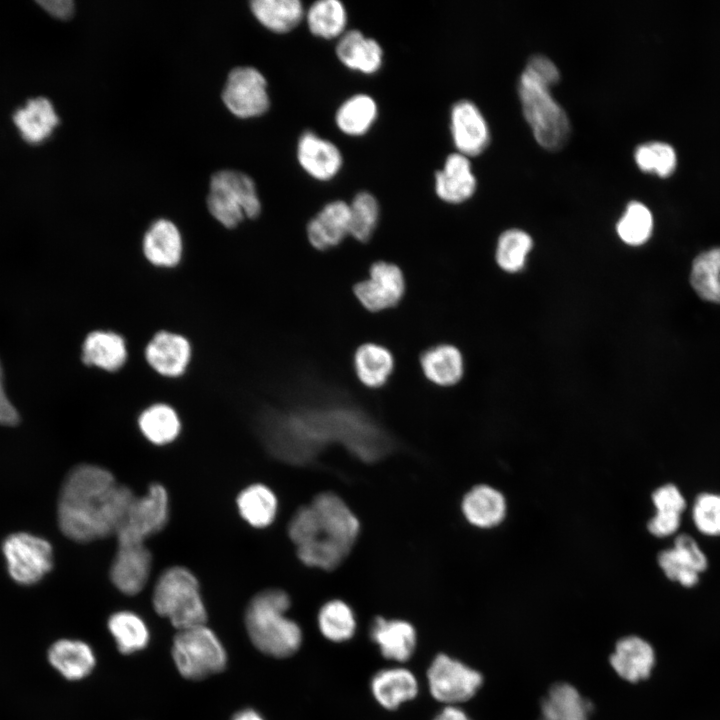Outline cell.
<instances>
[{
	"label": "cell",
	"mask_w": 720,
	"mask_h": 720,
	"mask_svg": "<svg viewBox=\"0 0 720 720\" xmlns=\"http://www.w3.org/2000/svg\"><path fill=\"white\" fill-rule=\"evenodd\" d=\"M152 601L155 611L178 630L206 623L207 612L198 580L185 567L174 566L160 575Z\"/></svg>",
	"instance_id": "5"
},
{
	"label": "cell",
	"mask_w": 720,
	"mask_h": 720,
	"mask_svg": "<svg viewBox=\"0 0 720 720\" xmlns=\"http://www.w3.org/2000/svg\"><path fill=\"white\" fill-rule=\"evenodd\" d=\"M370 635L385 658L400 662L407 661L416 646L414 627L403 620H387L376 617L371 625Z\"/></svg>",
	"instance_id": "24"
},
{
	"label": "cell",
	"mask_w": 720,
	"mask_h": 720,
	"mask_svg": "<svg viewBox=\"0 0 720 720\" xmlns=\"http://www.w3.org/2000/svg\"><path fill=\"white\" fill-rule=\"evenodd\" d=\"M135 497L107 469L78 465L69 472L60 491L59 527L78 542L115 535Z\"/></svg>",
	"instance_id": "1"
},
{
	"label": "cell",
	"mask_w": 720,
	"mask_h": 720,
	"mask_svg": "<svg viewBox=\"0 0 720 720\" xmlns=\"http://www.w3.org/2000/svg\"><path fill=\"white\" fill-rule=\"evenodd\" d=\"M689 279L701 299L720 304V247L705 250L694 258Z\"/></svg>",
	"instance_id": "37"
},
{
	"label": "cell",
	"mask_w": 720,
	"mask_h": 720,
	"mask_svg": "<svg viewBox=\"0 0 720 720\" xmlns=\"http://www.w3.org/2000/svg\"><path fill=\"white\" fill-rule=\"evenodd\" d=\"M505 510L502 494L485 485L472 488L462 502L465 518L474 526L482 528L498 524L503 519Z\"/></svg>",
	"instance_id": "31"
},
{
	"label": "cell",
	"mask_w": 720,
	"mask_h": 720,
	"mask_svg": "<svg viewBox=\"0 0 720 720\" xmlns=\"http://www.w3.org/2000/svg\"><path fill=\"white\" fill-rule=\"evenodd\" d=\"M50 664L68 680H81L95 667L96 658L92 648L84 641L60 639L48 650Z\"/></svg>",
	"instance_id": "25"
},
{
	"label": "cell",
	"mask_w": 720,
	"mask_h": 720,
	"mask_svg": "<svg viewBox=\"0 0 720 720\" xmlns=\"http://www.w3.org/2000/svg\"><path fill=\"white\" fill-rule=\"evenodd\" d=\"M450 132L457 152L468 157L481 154L490 143L489 125L469 99L456 101L450 110Z\"/></svg>",
	"instance_id": "14"
},
{
	"label": "cell",
	"mask_w": 720,
	"mask_h": 720,
	"mask_svg": "<svg viewBox=\"0 0 720 720\" xmlns=\"http://www.w3.org/2000/svg\"><path fill=\"white\" fill-rule=\"evenodd\" d=\"M310 244L318 250H328L350 235V206L343 200L325 204L306 227Z\"/></svg>",
	"instance_id": "19"
},
{
	"label": "cell",
	"mask_w": 720,
	"mask_h": 720,
	"mask_svg": "<svg viewBox=\"0 0 720 720\" xmlns=\"http://www.w3.org/2000/svg\"><path fill=\"white\" fill-rule=\"evenodd\" d=\"M207 206L213 218L228 229L246 218H257L262 209L254 181L235 170H221L211 177Z\"/></svg>",
	"instance_id": "6"
},
{
	"label": "cell",
	"mask_w": 720,
	"mask_h": 720,
	"mask_svg": "<svg viewBox=\"0 0 720 720\" xmlns=\"http://www.w3.org/2000/svg\"><path fill=\"white\" fill-rule=\"evenodd\" d=\"M171 652L178 672L189 680L219 673L227 664L225 648L205 624L178 630Z\"/></svg>",
	"instance_id": "7"
},
{
	"label": "cell",
	"mask_w": 720,
	"mask_h": 720,
	"mask_svg": "<svg viewBox=\"0 0 720 720\" xmlns=\"http://www.w3.org/2000/svg\"><path fill=\"white\" fill-rule=\"evenodd\" d=\"M347 11L338 0H319L305 11L304 20L311 34L331 40L340 38L346 32Z\"/></svg>",
	"instance_id": "35"
},
{
	"label": "cell",
	"mask_w": 720,
	"mask_h": 720,
	"mask_svg": "<svg viewBox=\"0 0 720 720\" xmlns=\"http://www.w3.org/2000/svg\"><path fill=\"white\" fill-rule=\"evenodd\" d=\"M658 564L665 576L685 588L696 586L700 574L708 567V559L697 541L682 533L674 540V546L658 554Z\"/></svg>",
	"instance_id": "13"
},
{
	"label": "cell",
	"mask_w": 720,
	"mask_h": 720,
	"mask_svg": "<svg viewBox=\"0 0 720 720\" xmlns=\"http://www.w3.org/2000/svg\"><path fill=\"white\" fill-rule=\"evenodd\" d=\"M144 357L149 367L166 378L182 376L192 359L190 341L182 334L160 330L147 342Z\"/></svg>",
	"instance_id": "15"
},
{
	"label": "cell",
	"mask_w": 720,
	"mask_h": 720,
	"mask_svg": "<svg viewBox=\"0 0 720 720\" xmlns=\"http://www.w3.org/2000/svg\"><path fill=\"white\" fill-rule=\"evenodd\" d=\"M232 720H264L263 717L253 709H244L237 712Z\"/></svg>",
	"instance_id": "50"
},
{
	"label": "cell",
	"mask_w": 720,
	"mask_h": 720,
	"mask_svg": "<svg viewBox=\"0 0 720 720\" xmlns=\"http://www.w3.org/2000/svg\"><path fill=\"white\" fill-rule=\"evenodd\" d=\"M476 177L469 157L459 152L449 154L442 169L435 172L434 189L444 202L459 204L468 200L475 192Z\"/></svg>",
	"instance_id": "20"
},
{
	"label": "cell",
	"mask_w": 720,
	"mask_h": 720,
	"mask_svg": "<svg viewBox=\"0 0 720 720\" xmlns=\"http://www.w3.org/2000/svg\"><path fill=\"white\" fill-rule=\"evenodd\" d=\"M318 624L321 633L334 642L350 639L356 628L352 609L339 599L330 600L321 607L318 614Z\"/></svg>",
	"instance_id": "39"
},
{
	"label": "cell",
	"mask_w": 720,
	"mask_h": 720,
	"mask_svg": "<svg viewBox=\"0 0 720 720\" xmlns=\"http://www.w3.org/2000/svg\"><path fill=\"white\" fill-rule=\"evenodd\" d=\"M420 365L425 377L439 386L456 384L464 372L462 354L450 344H440L424 351Z\"/></svg>",
	"instance_id": "29"
},
{
	"label": "cell",
	"mask_w": 720,
	"mask_h": 720,
	"mask_svg": "<svg viewBox=\"0 0 720 720\" xmlns=\"http://www.w3.org/2000/svg\"><path fill=\"white\" fill-rule=\"evenodd\" d=\"M560 81V70L546 55L528 57L517 84L523 115L543 148L556 151L568 141L571 125L550 89Z\"/></svg>",
	"instance_id": "3"
},
{
	"label": "cell",
	"mask_w": 720,
	"mask_h": 720,
	"mask_svg": "<svg viewBox=\"0 0 720 720\" xmlns=\"http://www.w3.org/2000/svg\"><path fill=\"white\" fill-rule=\"evenodd\" d=\"M19 414L6 396L3 385V369L0 362V424L15 425L18 423Z\"/></svg>",
	"instance_id": "47"
},
{
	"label": "cell",
	"mask_w": 720,
	"mask_h": 720,
	"mask_svg": "<svg viewBox=\"0 0 720 720\" xmlns=\"http://www.w3.org/2000/svg\"><path fill=\"white\" fill-rule=\"evenodd\" d=\"M13 121L27 143L39 144L52 134L59 118L49 99L37 97L18 109L13 115Z\"/></svg>",
	"instance_id": "26"
},
{
	"label": "cell",
	"mask_w": 720,
	"mask_h": 720,
	"mask_svg": "<svg viewBox=\"0 0 720 720\" xmlns=\"http://www.w3.org/2000/svg\"><path fill=\"white\" fill-rule=\"evenodd\" d=\"M241 517L252 527L265 528L274 521L278 500L266 485L255 483L243 489L237 497Z\"/></svg>",
	"instance_id": "34"
},
{
	"label": "cell",
	"mask_w": 720,
	"mask_h": 720,
	"mask_svg": "<svg viewBox=\"0 0 720 720\" xmlns=\"http://www.w3.org/2000/svg\"><path fill=\"white\" fill-rule=\"evenodd\" d=\"M138 426L150 442L164 445L177 438L181 422L173 407L165 403H155L140 413Z\"/></svg>",
	"instance_id": "36"
},
{
	"label": "cell",
	"mask_w": 720,
	"mask_h": 720,
	"mask_svg": "<svg viewBox=\"0 0 720 720\" xmlns=\"http://www.w3.org/2000/svg\"><path fill=\"white\" fill-rule=\"evenodd\" d=\"M142 252L155 267H176L184 252L183 238L177 225L165 218L155 220L144 233Z\"/></svg>",
	"instance_id": "18"
},
{
	"label": "cell",
	"mask_w": 720,
	"mask_h": 720,
	"mask_svg": "<svg viewBox=\"0 0 720 720\" xmlns=\"http://www.w3.org/2000/svg\"><path fill=\"white\" fill-rule=\"evenodd\" d=\"M335 52L346 68L362 74H375L383 65L384 52L381 45L360 30L346 31L338 39Z\"/></svg>",
	"instance_id": "23"
},
{
	"label": "cell",
	"mask_w": 720,
	"mask_h": 720,
	"mask_svg": "<svg viewBox=\"0 0 720 720\" xmlns=\"http://www.w3.org/2000/svg\"><path fill=\"white\" fill-rule=\"evenodd\" d=\"M656 513L661 515L681 516L686 508V500L681 490L674 484H665L652 494Z\"/></svg>",
	"instance_id": "45"
},
{
	"label": "cell",
	"mask_w": 720,
	"mask_h": 720,
	"mask_svg": "<svg viewBox=\"0 0 720 720\" xmlns=\"http://www.w3.org/2000/svg\"><path fill=\"white\" fill-rule=\"evenodd\" d=\"M289 608L288 594L277 588L257 593L248 603L245 626L252 643L262 653L285 658L299 649L302 633L298 624L285 616Z\"/></svg>",
	"instance_id": "4"
},
{
	"label": "cell",
	"mask_w": 720,
	"mask_h": 720,
	"mask_svg": "<svg viewBox=\"0 0 720 720\" xmlns=\"http://www.w3.org/2000/svg\"><path fill=\"white\" fill-rule=\"evenodd\" d=\"M592 703L567 683L551 687L541 704L540 720H588Z\"/></svg>",
	"instance_id": "30"
},
{
	"label": "cell",
	"mask_w": 720,
	"mask_h": 720,
	"mask_svg": "<svg viewBox=\"0 0 720 720\" xmlns=\"http://www.w3.org/2000/svg\"><path fill=\"white\" fill-rule=\"evenodd\" d=\"M619 238L627 245L640 246L648 241L653 231V216L649 208L639 201H630L616 225Z\"/></svg>",
	"instance_id": "40"
},
{
	"label": "cell",
	"mask_w": 720,
	"mask_h": 720,
	"mask_svg": "<svg viewBox=\"0 0 720 720\" xmlns=\"http://www.w3.org/2000/svg\"><path fill=\"white\" fill-rule=\"evenodd\" d=\"M378 118V105L368 94H355L347 98L335 113V123L345 135H365Z\"/></svg>",
	"instance_id": "33"
},
{
	"label": "cell",
	"mask_w": 720,
	"mask_h": 720,
	"mask_svg": "<svg viewBox=\"0 0 720 720\" xmlns=\"http://www.w3.org/2000/svg\"><path fill=\"white\" fill-rule=\"evenodd\" d=\"M222 99L226 107L240 118L263 115L270 106L267 81L254 67H236L228 74Z\"/></svg>",
	"instance_id": "11"
},
{
	"label": "cell",
	"mask_w": 720,
	"mask_h": 720,
	"mask_svg": "<svg viewBox=\"0 0 720 720\" xmlns=\"http://www.w3.org/2000/svg\"><path fill=\"white\" fill-rule=\"evenodd\" d=\"M250 9L264 27L275 33L295 29L304 20L306 11L299 0H253Z\"/></svg>",
	"instance_id": "32"
},
{
	"label": "cell",
	"mask_w": 720,
	"mask_h": 720,
	"mask_svg": "<svg viewBox=\"0 0 720 720\" xmlns=\"http://www.w3.org/2000/svg\"><path fill=\"white\" fill-rule=\"evenodd\" d=\"M349 206L350 235L360 242L369 241L380 217V207L376 197L368 191H360Z\"/></svg>",
	"instance_id": "42"
},
{
	"label": "cell",
	"mask_w": 720,
	"mask_h": 720,
	"mask_svg": "<svg viewBox=\"0 0 720 720\" xmlns=\"http://www.w3.org/2000/svg\"><path fill=\"white\" fill-rule=\"evenodd\" d=\"M81 360L89 366L105 372L119 371L128 360L126 340L112 330H94L82 343Z\"/></svg>",
	"instance_id": "21"
},
{
	"label": "cell",
	"mask_w": 720,
	"mask_h": 720,
	"mask_svg": "<svg viewBox=\"0 0 720 720\" xmlns=\"http://www.w3.org/2000/svg\"><path fill=\"white\" fill-rule=\"evenodd\" d=\"M353 291L365 309L379 312L400 302L405 292V278L397 265L377 261L371 265L368 277L358 282Z\"/></svg>",
	"instance_id": "12"
},
{
	"label": "cell",
	"mask_w": 720,
	"mask_h": 720,
	"mask_svg": "<svg viewBox=\"0 0 720 720\" xmlns=\"http://www.w3.org/2000/svg\"><path fill=\"white\" fill-rule=\"evenodd\" d=\"M38 4L50 15L58 19H68L73 15L74 3L71 0H42Z\"/></svg>",
	"instance_id": "48"
},
{
	"label": "cell",
	"mask_w": 720,
	"mask_h": 720,
	"mask_svg": "<svg viewBox=\"0 0 720 720\" xmlns=\"http://www.w3.org/2000/svg\"><path fill=\"white\" fill-rule=\"evenodd\" d=\"M634 159L639 169L656 173L660 177L670 176L677 162L673 147L658 141L638 145L634 151Z\"/></svg>",
	"instance_id": "43"
},
{
	"label": "cell",
	"mask_w": 720,
	"mask_h": 720,
	"mask_svg": "<svg viewBox=\"0 0 720 720\" xmlns=\"http://www.w3.org/2000/svg\"><path fill=\"white\" fill-rule=\"evenodd\" d=\"M692 520L703 535L720 536V493L698 494L692 506Z\"/></svg>",
	"instance_id": "44"
},
{
	"label": "cell",
	"mask_w": 720,
	"mask_h": 720,
	"mask_svg": "<svg viewBox=\"0 0 720 720\" xmlns=\"http://www.w3.org/2000/svg\"><path fill=\"white\" fill-rule=\"evenodd\" d=\"M2 549L10 576L20 584L36 583L52 568V547L43 538L15 533L6 538Z\"/></svg>",
	"instance_id": "9"
},
{
	"label": "cell",
	"mask_w": 720,
	"mask_h": 720,
	"mask_svg": "<svg viewBox=\"0 0 720 720\" xmlns=\"http://www.w3.org/2000/svg\"><path fill=\"white\" fill-rule=\"evenodd\" d=\"M371 690L380 705L388 710H394L417 695L418 684L409 670L390 668L374 675L371 680Z\"/></svg>",
	"instance_id": "27"
},
{
	"label": "cell",
	"mask_w": 720,
	"mask_h": 720,
	"mask_svg": "<svg viewBox=\"0 0 720 720\" xmlns=\"http://www.w3.org/2000/svg\"><path fill=\"white\" fill-rule=\"evenodd\" d=\"M360 523L344 500L325 491L299 507L288 524L298 559L306 566L331 571L350 554Z\"/></svg>",
	"instance_id": "2"
},
{
	"label": "cell",
	"mask_w": 720,
	"mask_h": 720,
	"mask_svg": "<svg viewBox=\"0 0 720 720\" xmlns=\"http://www.w3.org/2000/svg\"><path fill=\"white\" fill-rule=\"evenodd\" d=\"M435 720H470L466 713L458 707L447 706L435 718Z\"/></svg>",
	"instance_id": "49"
},
{
	"label": "cell",
	"mask_w": 720,
	"mask_h": 720,
	"mask_svg": "<svg viewBox=\"0 0 720 720\" xmlns=\"http://www.w3.org/2000/svg\"><path fill=\"white\" fill-rule=\"evenodd\" d=\"M681 516L656 514L648 522V530L657 537H667L674 534L680 527Z\"/></svg>",
	"instance_id": "46"
},
{
	"label": "cell",
	"mask_w": 720,
	"mask_h": 720,
	"mask_svg": "<svg viewBox=\"0 0 720 720\" xmlns=\"http://www.w3.org/2000/svg\"><path fill=\"white\" fill-rule=\"evenodd\" d=\"M427 678L432 696L447 704L471 699L483 682L478 671L444 654L435 657Z\"/></svg>",
	"instance_id": "10"
},
{
	"label": "cell",
	"mask_w": 720,
	"mask_h": 720,
	"mask_svg": "<svg viewBox=\"0 0 720 720\" xmlns=\"http://www.w3.org/2000/svg\"><path fill=\"white\" fill-rule=\"evenodd\" d=\"M296 157L306 174L322 182L335 178L343 166L339 148L311 130L304 131L298 138Z\"/></svg>",
	"instance_id": "16"
},
{
	"label": "cell",
	"mask_w": 720,
	"mask_h": 720,
	"mask_svg": "<svg viewBox=\"0 0 720 720\" xmlns=\"http://www.w3.org/2000/svg\"><path fill=\"white\" fill-rule=\"evenodd\" d=\"M169 516V499L165 488L152 484L145 495L132 501L115 536L118 545L144 544L149 536L162 530Z\"/></svg>",
	"instance_id": "8"
},
{
	"label": "cell",
	"mask_w": 720,
	"mask_h": 720,
	"mask_svg": "<svg viewBox=\"0 0 720 720\" xmlns=\"http://www.w3.org/2000/svg\"><path fill=\"white\" fill-rule=\"evenodd\" d=\"M152 556L144 544L118 545L110 567L115 587L126 595L138 594L146 585Z\"/></svg>",
	"instance_id": "17"
},
{
	"label": "cell",
	"mask_w": 720,
	"mask_h": 720,
	"mask_svg": "<svg viewBox=\"0 0 720 720\" xmlns=\"http://www.w3.org/2000/svg\"><path fill=\"white\" fill-rule=\"evenodd\" d=\"M610 664L622 679L637 683L650 676L655 665V651L646 640L634 635L626 636L616 643Z\"/></svg>",
	"instance_id": "22"
},
{
	"label": "cell",
	"mask_w": 720,
	"mask_h": 720,
	"mask_svg": "<svg viewBox=\"0 0 720 720\" xmlns=\"http://www.w3.org/2000/svg\"><path fill=\"white\" fill-rule=\"evenodd\" d=\"M532 245V238L525 231L516 228L504 231L497 243V264L509 273L520 271L525 265Z\"/></svg>",
	"instance_id": "41"
},
{
	"label": "cell",
	"mask_w": 720,
	"mask_h": 720,
	"mask_svg": "<svg viewBox=\"0 0 720 720\" xmlns=\"http://www.w3.org/2000/svg\"><path fill=\"white\" fill-rule=\"evenodd\" d=\"M353 366L358 380L366 387L376 389L384 386L394 369L392 353L376 343H365L357 348Z\"/></svg>",
	"instance_id": "28"
},
{
	"label": "cell",
	"mask_w": 720,
	"mask_h": 720,
	"mask_svg": "<svg viewBox=\"0 0 720 720\" xmlns=\"http://www.w3.org/2000/svg\"><path fill=\"white\" fill-rule=\"evenodd\" d=\"M107 626L118 650L123 654L142 650L149 642L150 634L146 623L131 611L113 613L108 619Z\"/></svg>",
	"instance_id": "38"
}]
</instances>
